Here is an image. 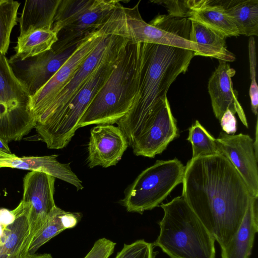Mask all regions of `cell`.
I'll use <instances>...</instances> for the list:
<instances>
[{"label": "cell", "mask_w": 258, "mask_h": 258, "mask_svg": "<svg viewBox=\"0 0 258 258\" xmlns=\"http://www.w3.org/2000/svg\"><path fill=\"white\" fill-rule=\"evenodd\" d=\"M221 154L234 166L246 183L250 195L258 197V153L248 135H228L221 131L216 139Z\"/></svg>", "instance_id": "9a60e30c"}, {"label": "cell", "mask_w": 258, "mask_h": 258, "mask_svg": "<svg viewBox=\"0 0 258 258\" xmlns=\"http://www.w3.org/2000/svg\"><path fill=\"white\" fill-rule=\"evenodd\" d=\"M188 19L196 21L225 38L239 35L235 25L226 14L219 1L189 0Z\"/></svg>", "instance_id": "ffe728a7"}, {"label": "cell", "mask_w": 258, "mask_h": 258, "mask_svg": "<svg viewBox=\"0 0 258 258\" xmlns=\"http://www.w3.org/2000/svg\"><path fill=\"white\" fill-rule=\"evenodd\" d=\"M78 44L67 49L54 44L45 52L23 60L8 59L17 78L32 96L47 83L73 54Z\"/></svg>", "instance_id": "4fadbf2b"}, {"label": "cell", "mask_w": 258, "mask_h": 258, "mask_svg": "<svg viewBox=\"0 0 258 258\" xmlns=\"http://www.w3.org/2000/svg\"><path fill=\"white\" fill-rule=\"evenodd\" d=\"M142 53V43L128 41L108 79L81 118L79 128L116 123L130 111L137 94Z\"/></svg>", "instance_id": "3957f363"}, {"label": "cell", "mask_w": 258, "mask_h": 258, "mask_svg": "<svg viewBox=\"0 0 258 258\" xmlns=\"http://www.w3.org/2000/svg\"><path fill=\"white\" fill-rule=\"evenodd\" d=\"M58 155L17 157L11 161L10 167L47 173L73 185L77 190L84 188L82 181L72 170L70 163L57 160Z\"/></svg>", "instance_id": "44dd1931"}, {"label": "cell", "mask_w": 258, "mask_h": 258, "mask_svg": "<svg viewBox=\"0 0 258 258\" xmlns=\"http://www.w3.org/2000/svg\"><path fill=\"white\" fill-rule=\"evenodd\" d=\"M24 258H52V257L49 253L29 254L27 253Z\"/></svg>", "instance_id": "e575fe53"}, {"label": "cell", "mask_w": 258, "mask_h": 258, "mask_svg": "<svg viewBox=\"0 0 258 258\" xmlns=\"http://www.w3.org/2000/svg\"><path fill=\"white\" fill-rule=\"evenodd\" d=\"M186 140L191 144V158L221 154L216 139L198 120L189 127Z\"/></svg>", "instance_id": "4316f807"}, {"label": "cell", "mask_w": 258, "mask_h": 258, "mask_svg": "<svg viewBox=\"0 0 258 258\" xmlns=\"http://www.w3.org/2000/svg\"><path fill=\"white\" fill-rule=\"evenodd\" d=\"M6 227L0 223V238L3 236Z\"/></svg>", "instance_id": "d590c367"}, {"label": "cell", "mask_w": 258, "mask_h": 258, "mask_svg": "<svg viewBox=\"0 0 258 258\" xmlns=\"http://www.w3.org/2000/svg\"><path fill=\"white\" fill-rule=\"evenodd\" d=\"M0 151L4 153L12 154L8 146V144L0 138Z\"/></svg>", "instance_id": "836d02e7"}, {"label": "cell", "mask_w": 258, "mask_h": 258, "mask_svg": "<svg viewBox=\"0 0 258 258\" xmlns=\"http://www.w3.org/2000/svg\"><path fill=\"white\" fill-rule=\"evenodd\" d=\"M235 70L228 62L219 60V65L211 76L208 82V92L215 117L220 120L225 112L230 110L238 117L247 128L246 117L242 106L238 101L237 92L233 89L232 77Z\"/></svg>", "instance_id": "e0dca14e"}, {"label": "cell", "mask_w": 258, "mask_h": 258, "mask_svg": "<svg viewBox=\"0 0 258 258\" xmlns=\"http://www.w3.org/2000/svg\"><path fill=\"white\" fill-rule=\"evenodd\" d=\"M127 139L118 126L99 124L92 127L88 145V166L104 168L115 165L127 149Z\"/></svg>", "instance_id": "2e32d148"}, {"label": "cell", "mask_w": 258, "mask_h": 258, "mask_svg": "<svg viewBox=\"0 0 258 258\" xmlns=\"http://www.w3.org/2000/svg\"><path fill=\"white\" fill-rule=\"evenodd\" d=\"M124 39L113 35L106 36L102 39L54 100L42 111L34 116L36 123L35 130L50 121L66 107L82 89L95 71Z\"/></svg>", "instance_id": "30bf717a"}, {"label": "cell", "mask_w": 258, "mask_h": 258, "mask_svg": "<svg viewBox=\"0 0 258 258\" xmlns=\"http://www.w3.org/2000/svg\"><path fill=\"white\" fill-rule=\"evenodd\" d=\"M258 231V197L250 196L248 205L237 231L221 249L222 258H249Z\"/></svg>", "instance_id": "ac0fdd59"}, {"label": "cell", "mask_w": 258, "mask_h": 258, "mask_svg": "<svg viewBox=\"0 0 258 258\" xmlns=\"http://www.w3.org/2000/svg\"><path fill=\"white\" fill-rule=\"evenodd\" d=\"M189 40L197 43L213 57L225 61H233L235 55L226 47L225 38L220 34L194 20H190Z\"/></svg>", "instance_id": "484cf974"}, {"label": "cell", "mask_w": 258, "mask_h": 258, "mask_svg": "<svg viewBox=\"0 0 258 258\" xmlns=\"http://www.w3.org/2000/svg\"><path fill=\"white\" fill-rule=\"evenodd\" d=\"M1 191H0V196H1Z\"/></svg>", "instance_id": "74e56055"}, {"label": "cell", "mask_w": 258, "mask_h": 258, "mask_svg": "<svg viewBox=\"0 0 258 258\" xmlns=\"http://www.w3.org/2000/svg\"><path fill=\"white\" fill-rule=\"evenodd\" d=\"M55 180V177L47 173L35 171L29 172L23 178V194L20 203L28 210L32 240L56 206Z\"/></svg>", "instance_id": "5bb4252c"}, {"label": "cell", "mask_w": 258, "mask_h": 258, "mask_svg": "<svg viewBox=\"0 0 258 258\" xmlns=\"http://www.w3.org/2000/svg\"><path fill=\"white\" fill-rule=\"evenodd\" d=\"M116 243L105 238L97 240L84 258H108L112 254Z\"/></svg>", "instance_id": "4dcf8cb0"}, {"label": "cell", "mask_w": 258, "mask_h": 258, "mask_svg": "<svg viewBox=\"0 0 258 258\" xmlns=\"http://www.w3.org/2000/svg\"><path fill=\"white\" fill-rule=\"evenodd\" d=\"M60 0H27L18 18L20 34L31 30L52 29Z\"/></svg>", "instance_id": "7402d4cb"}, {"label": "cell", "mask_w": 258, "mask_h": 258, "mask_svg": "<svg viewBox=\"0 0 258 258\" xmlns=\"http://www.w3.org/2000/svg\"><path fill=\"white\" fill-rule=\"evenodd\" d=\"M31 95L0 52V138L8 144L19 141L35 128Z\"/></svg>", "instance_id": "ba28073f"}, {"label": "cell", "mask_w": 258, "mask_h": 258, "mask_svg": "<svg viewBox=\"0 0 258 258\" xmlns=\"http://www.w3.org/2000/svg\"><path fill=\"white\" fill-rule=\"evenodd\" d=\"M140 2L132 8L119 4L107 16L99 30L104 35L119 36L133 43H147L178 47L193 51L195 56H204L205 50L188 38L146 22L139 12Z\"/></svg>", "instance_id": "52a82bcc"}, {"label": "cell", "mask_w": 258, "mask_h": 258, "mask_svg": "<svg viewBox=\"0 0 258 258\" xmlns=\"http://www.w3.org/2000/svg\"><path fill=\"white\" fill-rule=\"evenodd\" d=\"M115 258H154L153 245L143 239L124 244Z\"/></svg>", "instance_id": "f546056e"}, {"label": "cell", "mask_w": 258, "mask_h": 258, "mask_svg": "<svg viewBox=\"0 0 258 258\" xmlns=\"http://www.w3.org/2000/svg\"><path fill=\"white\" fill-rule=\"evenodd\" d=\"M20 3L14 0H0V52L6 55L9 50L13 29L18 22Z\"/></svg>", "instance_id": "83f0119b"}, {"label": "cell", "mask_w": 258, "mask_h": 258, "mask_svg": "<svg viewBox=\"0 0 258 258\" xmlns=\"http://www.w3.org/2000/svg\"><path fill=\"white\" fill-rule=\"evenodd\" d=\"M178 135L176 120L167 98L140 127L130 147L136 156L154 158Z\"/></svg>", "instance_id": "8fae6325"}, {"label": "cell", "mask_w": 258, "mask_h": 258, "mask_svg": "<svg viewBox=\"0 0 258 258\" xmlns=\"http://www.w3.org/2000/svg\"><path fill=\"white\" fill-rule=\"evenodd\" d=\"M248 53L251 83L249 94L250 99L251 110L255 115L257 114L258 87L256 82V57L255 43L253 37H250L248 41Z\"/></svg>", "instance_id": "f1b7e54d"}, {"label": "cell", "mask_w": 258, "mask_h": 258, "mask_svg": "<svg viewBox=\"0 0 258 258\" xmlns=\"http://www.w3.org/2000/svg\"><path fill=\"white\" fill-rule=\"evenodd\" d=\"M152 2L164 6L169 16L188 18L190 11L189 1H155Z\"/></svg>", "instance_id": "1f68e13d"}, {"label": "cell", "mask_w": 258, "mask_h": 258, "mask_svg": "<svg viewBox=\"0 0 258 258\" xmlns=\"http://www.w3.org/2000/svg\"><path fill=\"white\" fill-rule=\"evenodd\" d=\"M182 183L181 197L223 248L237 231L246 211L251 195L246 183L232 163L219 154L191 158Z\"/></svg>", "instance_id": "6da1fadb"}, {"label": "cell", "mask_w": 258, "mask_h": 258, "mask_svg": "<svg viewBox=\"0 0 258 258\" xmlns=\"http://www.w3.org/2000/svg\"><path fill=\"white\" fill-rule=\"evenodd\" d=\"M81 217L79 213L66 212L55 206L44 224L33 237L29 246L28 253L35 254L52 238L67 229L75 227Z\"/></svg>", "instance_id": "603a6c76"}, {"label": "cell", "mask_w": 258, "mask_h": 258, "mask_svg": "<svg viewBox=\"0 0 258 258\" xmlns=\"http://www.w3.org/2000/svg\"><path fill=\"white\" fill-rule=\"evenodd\" d=\"M26 254H27V253H26ZM26 254H24V255H21V256H18V257H16V258H24V257H25V256L26 255Z\"/></svg>", "instance_id": "8d00e7d4"}, {"label": "cell", "mask_w": 258, "mask_h": 258, "mask_svg": "<svg viewBox=\"0 0 258 258\" xmlns=\"http://www.w3.org/2000/svg\"><path fill=\"white\" fill-rule=\"evenodd\" d=\"M58 40L52 29L31 30L19 35L14 47L15 54L10 58L23 60L50 49Z\"/></svg>", "instance_id": "d4e9b609"}, {"label": "cell", "mask_w": 258, "mask_h": 258, "mask_svg": "<svg viewBox=\"0 0 258 258\" xmlns=\"http://www.w3.org/2000/svg\"><path fill=\"white\" fill-rule=\"evenodd\" d=\"M128 40L124 39L95 71L66 107L45 125L36 130L39 139L50 149L66 147L79 128V123L95 96L109 77Z\"/></svg>", "instance_id": "5b68a950"}, {"label": "cell", "mask_w": 258, "mask_h": 258, "mask_svg": "<svg viewBox=\"0 0 258 258\" xmlns=\"http://www.w3.org/2000/svg\"><path fill=\"white\" fill-rule=\"evenodd\" d=\"M239 35H258V0L219 1Z\"/></svg>", "instance_id": "cb8c5ba5"}, {"label": "cell", "mask_w": 258, "mask_h": 258, "mask_svg": "<svg viewBox=\"0 0 258 258\" xmlns=\"http://www.w3.org/2000/svg\"><path fill=\"white\" fill-rule=\"evenodd\" d=\"M224 132L228 135L234 134L237 130L236 119L234 114L227 109L219 120Z\"/></svg>", "instance_id": "d6a6232c"}, {"label": "cell", "mask_w": 258, "mask_h": 258, "mask_svg": "<svg viewBox=\"0 0 258 258\" xmlns=\"http://www.w3.org/2000/svg\"><path fill=\"white\" fill-rule=\"evenodd\" d=\"M118 0H60L52 29L58 40L54 45L67 49L98 30Z\"/></svg>", "instance_id": "8992f818"}, {"label": "cell", "mask_w": 258, "mask_h": 258, "mask_svg": "<svg viewBox=\"0 0 258 258\" xmlns=\"http://www.w3.org/2000/svg\"><path fill=\"white\" fill-rule=\"evenodd\" d=\"M194 56L190 50L142 43L137 94L130 111L116 123L130 146L140 127L167 98L172 83L187 71Z\"/></svg>", "instance_id": "7a4b0ae2"}, {"label": "cell", "mask_w": 258, "mask_h": 258, "mask_svg": "<svg viewBox=\"0 0 258 258\" xmlns=\"http://www.w3.org/2000/svg\"><path fill=\"white\" fill-rule=\"evenodd\" d=\"M105 36L99 30L87 36L78 44L73 54L53 77L31 96L30 106L33 116L54 100Z\"/></svg>", "instance_id": "7c38bea8"}, {"label": "cell", "mask_w": 258, "mask_h": 258, "mask_svg": "<svg viewBox=\"0 0 258 258\" xmlns=\"http://www.w3.org/2000/svg\"><path fill=\"white\" fill-rule=\"evenodd\" d=\"M185 166L177 158L157 160L137 177L121 202L127 211L142 214L159 206L182 182Z\"/></svg>", "instance_id": "9c48e42d"}, {"label": "cell", "mask_w": 258, "mask_h": 258, "mask_svg": "<svg viewBox=\"0 0 258 258\" xmlns=\"http://www.w3.org/2000/svg\"><path fill=\"white\" fill-rule=\"evenodd\" d=\"M160 206L164 216L154 245L170 258L215 257V239L181 196Z\"/></svg>", "instance_id": "277c9868"}, {"label": "cell", "mask_w": 258, "mask_h": 258, "mask_svg": "<svg viewBox=\"0 0 258 258\" xmlns=\"http://www.w3.org/2000/svg\"><path fill=\"white\" fill-rule=\"evenodd\" d=\"M12 211L15 219L0 238V258H16L26 254L32 241L27 210L20 203Z\"/></svg>", "instance_id": "d6986e66"}]
</instances>
